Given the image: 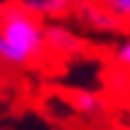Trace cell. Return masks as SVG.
<instances>
[{
    "instance_id": "6da1fadb",
    "label": "cell",
    "mask_w": 130,
    "mask_h": 130,
    "mask_svg": "<svg viewBox=\"0 0 130 130\" xmlns=\"http://www.w3.org/2000/svg\"><path fill=\"white\" fill-rule=\"evenodd\" d=\"M49 54L46 19L19 0L0 6V60L11 68H27Z\"/></svg>"
},
{
    "instance_id": "277c9868",
    "label": "cell",
    "mask_w": 130,
    "mask_h": 130,
    "mask_svg": "<svg viewBox=\"0 0 130 130\" xmlns=\"http://www.w3.org/2000/svg\"><path fill=\"white\" fill-rule=\"evenodd\" d=\"M22 6H27L32 14L43 16V19H60L68 11H73L76 0H19Z\"/></svg>"
},
{
    "instance_id": "3957f363",
    "label": "cell",
    "mask_w": 130,
    "mask_h": 130,
    "mask_svg": "<svg viewBox=\"0 0 130 130\" xmlns=\"http://www.w3.org/2000/svg\"><path fill=\"white\" fill-rule=\"evenodd\" d=\"M46 46L54 57H71L81 49V38L65 24H46Z\"/></svg>"
},
{
    "instance_id": "5b68a950",
    "label": "cell",
    "mask_w": 130,
    "mask_h": 130,
    "mask_svg": "<svg viewBox=\"0 0 130 130\" xmlns=\"http://www.w3.org/2000/svg\"><path fill=\"white\" fill-rule=\"evenodd\" d=\"M73 108H76V111H81V114H100V111L106 108V103L95 95V92L81 89V92H76V95H73Z\"/></svg>"
},
{
    "instance_id": "ba28073f",
    "label": "cell",
    "mask_w": 130,
    "mask_h": 130,
    "mask_svg": "<svg viewBox=\"0 0 130 130\" xmlns=\"http://www.w3.org/2000/svg\"><path fill=\"white\" fill-rule=\"evenodd\" d=\"M3 65H6V62H3V60H0V68H3Z\"/></svg>"
},
{
    "instance_id": "7a4b0ae2",
    "label": "cell",
    "mask_w": 130,
    "mask_h": 130,
    "mask_svg": "<svg viewBox=\"0 0 130 130\" xmlns=\"http://www.w3.org/2000/svg\"><path fill=\"white\" fill-rule=\"evenodd\" d=\"M73 14L87 30L92 32H117L122 30V22L100 3V0H76Z\"/></svg>"
},
{
    "instance_id": "52a82bcc",
    "label": "cell",
    "mask_w": 130,
    "mask_h": 130,
    "mask_svg": "<svg viewBox=\"0 0 130 130\" xmlns=\"http://www.w3.org/2000/svg\"><path fill=\"white\" fill-rule=\"evenodd\" d=\"M114 60H117L125 71H130V35H125V38L117 43V49H114Z\"/></svg>"
},
{
    "instance_id": "9c48e42d",
    "label": "cell",
    "mask_w": 130,
    "mask_h": 130,
    "mask_svg": "<svg viewBox=\"0 0 130 130\" xmlns=\"http://www.w3.org/2000/svg\"><path fill=\"white\" fill-rule=\"evenodd\" d=\"M125 130H130V127H125Z\"/></svg>"
},
{
    "instance_id": "8992f818",
    "label": "cell",
    "mask_w": 130,
    "mask_h": 130,
    "mask_svg": "<svg viewBox=\"0 0 130 130\" xmlns=\"http://www.w3.org/2000/svg\"><path fill=\"white\" fill-rule=\"evenodd\" d=\"M100 3L122 22V27H130V0H100Z\"/></svg>"
}]
</instances>
